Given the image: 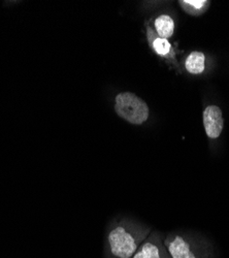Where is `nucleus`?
Segmentation results:
<instances>
[{
  "mask_svg": "<svg viewBox=\"0 0 229 258\" xmlns=\"http://www.w3.org/2000/svg\"><path fill=\"white\" fill-rule=\"evenodd\" d=\"M144 239L145 234L134 233L124 225L115 226L108 234V258H131Z\"/></svg>",
  "mask_w": 229,
  "mask_h": 258,
  "instance_id": "nucleus-1",
  "label": "nucleus"
},
{
  "mask_svg": "<svg viewBox=\"0 0 229 258\" xmlns=\"http://www.w3.org/2000/svg\"><path fill=\"white\" fill-rule=\"evenodd\" d=\"M115 111L121 118L134 125L142 124L149 117L148 104L131 92H123L116 96Z\"/></svg>",
  "mask_w": 229,
  "mask_h": 258,
  "instance_id": "nucleus-2",
  "label": "nucleus"
},
{
  "mask_svg": "<svg viewBox=\"0 0 229 258\" xmlns=\"http://www.w3.org/2000/svg\"><path fill=\"white\" fill-rule=\"evenodd\" d=\"M223 116L222 111L217 105H209L203 111V126L206 136L211 139L220 137L223 131Z\"/></svg>",
  "mask_w": 229,
  "mask_h": 258,
  "instance_id": "nucleus-3",
  "label": "nucleus"
},
{
  "mask_svg": "<svg viewBox=\"0 0 229 258\" xmlns=\"http://www.w3.org/2000/svg\"><path fill=\"white\" fill-rule=\"evenodd\" d=\"M168 252L172 258H196L189 244L182 236H174L166 240Z\"/></svg>",
  "mask_w": 229,
  "mask_h": 258,
  "instance_id": "nucleus-4",
  "label": "nucleus"
},
{
  "mask_svg": "<svg viewBox=\"0 0 229 258\" xmlns=\"http://www.w3.org/2000/svg\"><path fill=\"white\" fill-rule=\"evenodd\" d=\"M131 258H166V254L157 241L148 239L142 242Z\"/></svg>",
  "mask_w": 229,
  "mask_h": 258,
  "instance_id": "nucleus-5",
  "label": "nucleus"
},
{
  "mask_svg": "<svg viewBox=\"0 0 229 258\" xmlns=\"http://www.w3.org/2000/svg\"><path fill=\"white\" fill-rule=\"evenodd\" d=\"M155 27L161 38H169L175 31L174 20L168 15H161L155 20Z\"/></svg>",
  "mask_w": 229,
  "mask_h": 258,
  "instance_id": "nucleus-6",
  "label": "nucleus"
},
{
  "mask_svg": "<svg viewBox=\"0 0 229 258\" xmlns=\"http://www.w3.org/2000/svg\"><path fill=\"white\" fill-rule=\"evenodd\" d=\"M204 62H205L204 54L201 52L195 51L187 57L185 67H186V70L190 74L199 75L204 71Z\"/></svg>",
  "mask_w": 229,
  "mask_h": 258,
  "instance_id": "nucleus-7",
  "label": "nucleus"
},
{
  "mask_svg": "<svg viewBox=\"0 0 229 258\" xmlns=\"http://www.w3.org/2000/svg\"><path fill=\"white\" fill-rule=\"evenodd\" d=\"M153 47L154 50L159 54V55H168L171 51V44L168 39L165 38H156L153 42Z\"/></svg>",
  "mask_w": 229,
  "mask_h": 258,
  "instance_id": "nucleus-8",
  "label": "nucleus"
},
{
  "mask_svg": "<svg viewBox=\"0 0 229 258\" xmlns=\"http://www.w3.org/2000/svg\"><path fill=\"white\" fill-rule=\"evenodd\" d=\"M181 4L183 6L192 7L195 10H200V9H202L205 6V4H209V3L203 2V0H196V2H194V0H187V2H182Z\"/></svg>",
  "mask_w": 229,
  "mask_h": 258,
  "instance_id": "nucleus-9",
  "label": "nucleus"
}]
</instances>
